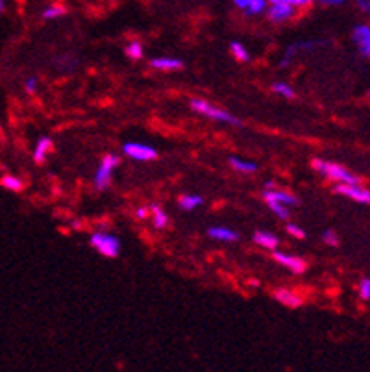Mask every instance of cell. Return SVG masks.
Listing matches in <instances>:
<instances>
[{
	"label": "cell",
	"instance_id": "1",
	"mask_svg": "<svg viewBox=\"0 0 370 372\" xmlns=\"http://www.w3.org/2000/svg\"><path fill=\"white\" fill-rule=\"evenodd\" d=\"M189 106H191L193 112L200 113V115L211 118V121H219V123H230V124H234V126H241V121H239V118L234 117L231 113L224 112L222 107L215 106V104H211V102H208V100H202V98H193V100L189 102Z\"/></svg>",
	"mask_w": 370,
	"mask_h": 372
},
{
	"label": "cell",
	"instance_id": "2",
	"mask_svg": "<svg viewBox=\"0 0 370 372\" xmlns=\"http://www.w3.org/2000/svg\"><path fill=\"white\" fill-rule=\"evenodd\" d=\"M313 167L315 170H319L320 175L326 176L328 180L339 181V184H359L358 176L352 175L350 170L341 167V165L331 163V161H326V159H315Z\"/></svg>",
	"mask_w": 370,
	"mask_h": 372
},
{
	"label": "cell",
	"instance_id": "3",
	"mask_svg": "<svg viewBox=\"0 0 370 372\" xmlns=\"http://www.w3.org/2000/svg\"><path fill=\"white\" fill-rule=\"evenodd\" d=\"M91 247L104 258H117L121 254V241L112 233H106V231L93 233L91 236Z\"/></svg>",
	"mask_w": 370,
	"mask_h": 372
},
{
	"label": "cell",
	"instance_id": "4",
	"mask_svg": "<svg viewBox=\"0 0 370 372\" xmlns=\"http://www.w3.org/2000/svg\"><path fill=\"white\" fill-rule=\"evenodd\" d=\"M118 163H121V159H118V156H115V154H106V156L102 158L95 175V187L98 191H104V189L112 186V176L113 172H115V169L118 167Z\"/></svg>",
	"mask_w": 370,
	"mask_h": 372
},
{
	"label": "cell",
	"instance_id": "5",
	"mask_svg": "<svg viewBox=\"0 0 370 372\" xmlns=\"http://www.w3.org/2000/svg\"><path fill=\"white\" fill-rule=\"evenodd\" d=\"M335 193L337 195H342V197L350 198L353 202L370 204V191L359 186V184H337Z\"/></svg>",
	"mask_w": 370,
	"mask_h": 372
},
{
	"label": "cell",
	"instance_id": "6",
	"mask_svg": "<svg viewBox=\"0 0 370 372\" xmlns=\"http://www.w3.org/2000/svg\"><path fill=\"white\" fill-rule=\"evenodd\" d=\"M123 152L135 161H152V159L157 158L156 148L141 145V143H126L123 147Z\"/></svg>",
	"mask_w": 370,
	"mask_h": 372
},
{
	"label": "cell",
	"instance_id": "7",
	"mask_svg": "<svg viewBox=\"0 0 370 372\" xmlns=\"http://www.w3.org/2000/svg\"><path fill=\"white\" fill-rule=\"evenodd\" d=\"M294 10L297 8L287 2H270V6L267 8V17L272 23H285L294 17Z\"/></svg>",
	"mask_w": 370,
	"mask_h": 372
},
{
	"label": "cell",
	"instance_id": "8",
	"mask_svg": "<svg viewBox=\"0 0 370 372\" xmlns=\"http://www.w3.org/2000/svg\"><path fill=\"white\" fill-rule=\"evenodd\" d=\"M352 39L358 46L359 54L363 57H370V26L369 24H359L352 32Z\"/></svg>",
	"mask_w": 370,
	"mask_h": 372
},
{
	"label": "cell",
	"instance_id": "9",
	"mask_svg": "<svg viewBox=\"0 0 370 372\" xmlns=\"http://www.w3.org/2000/svg\"><path fill=\"white\" fill-rule=\"evenodd\" d=\"M272 258H274V260L278 261L281 267L289 269L292 274H303V272H306V269H308L306 261H303L302 258H297V256L283 254V252H274V256H272Z\"/></svg>",
	"mask_w": 370,
	"mask_h": 372
},
{
	"label": "cell",
	"instance_id": "10",
	"mask_svg": "<svg viewBox=\"0 0 370 372\" xmlns=\"http://www.w3.org/2000/svg\"><path fill=\"white\" fill-rule=\"evenodd\" d=\"M263 198L265 200H276V202H281L292 208V206H297L298 198L292 195V193L287 191H280V189H276V187H270V189H265L263 191Z\"/></svg>",
	"mask_w": 370,
	"mask_h": 372
},
{
	"label": "cell",
	"instance_id": "11",
	"mask_svg": "<svg viewBox=\"0 0 370 372\" xmlns=\"http://www.w3.org/2000/svg\"><path fill=\"white\" fill-rule=\"evenodd\" d=\"M267 2L269 0H234L239 10L247 13V15H259L267 10Z\"/></svg>",
	"mask_w": 370,
	"mask_h": 372
},
{
	"label": "cell",
	"instance_id": "12",
	"mask_svg": "<svg viewBox=\"0 0 370 372\" xmlns=\"http://www.w3.org/2000/svg\"><path fill=\"white\" fill-rule=\"evenodd\" d=\"M274 299L276 302H280L281 305H287V308H298L302 304V299L291 289H276Z\"/></svg>",
	"mask_w": 370,
	"mask_h": 372
},
{
	"label": "cell",
	"instance_id": "13",
	"mask_svg": "<svg viewBox=\"0 0 370 372\" xmlns=\"http://www.w3.org/2000/svg\"><path fill=\"white\" fill-rule=\"evenodd\" d=\"M54 148V143H52L51 137H39L37 139V143H35V147H34V159H35V163H43L46 159V156L51 154V150Z\"/></svg>",
	"mask_w": 370,
	"mask_h": 372
},
{
	"label": "cell",
	"instance_id": "14",
	"mask_svg": "<svg viewBox=\"0 0 370 372\" xmlns=\"http://www.w3.org/2000/svg\"><path fill=\"white\" fill-rule=\"evenodd\" d=\"M150 65L157 71H178V69L184 67V62L179 60V57H154L150 62Z\"/></svg>",
	"mask_w": 370,
	"mask_h": 372
},
{
	"label": "cell",
	"instance_id": "15",
	"mask_svg": "<svg viewBox=\"0 0 370 372\" xmlns=\"http://www.w3.org/2000/svg\"><path fill=\"white\" fill-rule=\"evenodd\" d=\"M208 236L217 239V241H228V242H234L239 239V233L231 230V228H226V226H211L208 230Z\"/></svg>",
	"mask_w": 370,
	"mask_h": 372
},
{
	"label": "cell",
	"instance_id": "16",
	"mask_svg": "<svg viewBox=\"0 0 370 372\" xmlns=\"http://www.w3.org/2000/svg\"><path fill=\"white\" fill-rule=\"evenodd\" d=\"M254 242H256V245H259L261 248H267V250H274L280 241H278V237H276L274 233L259 230L254 233Z\"/></svg>",
	"mask_w": 370,
	"mask_h": 372
},
{
	"label": "cell",
	"instance_id": "17",
	"mask_svg": "<svg viewBox=\"0 0 370 372\" xmlns=\"http://www.w3.org/2000/svg\"><path fill=\"white\" fill-rule=\"evenodd\" d=\"M0 186L4 187V189H8V191L12 193H21L24 189V181L19 178V176H13V175H6L0 178Z\"/></svg>",
	"mask_w": 370,
	"mask_h": 372
},
{
	"label": "cell",
	"instance_id": "18",
	"mask_svg": "<svg viewBox=\"0 0 370 372\" xmlns=\"http://www.w3.org/2000/svg\"><path fill=\"white\" fill-rule=\"evenodd\" d=\"M204 198L198 197V195H184V197L178 198V206L185 211H193L197 209L198 206H202Z\"/></svg>",
	"mask_w": 370,
	"mask_h": 372
},
{
	"label": "cell",
	"instance_id": "19",
	"mask_svg": "<svg viewBox=\"0 0 370 372\" xmlns=\"http://www.w3.org/2000/svg\"><path fill=\"white\" fill-rule=\"evenodd\" d=\"M150 213H152V222H154V226H156L157 230L167 228L168 215L165 213L159 206H150Z\"/></svg>",
	"mask_w": 370,
	"mask_h": 372
},
{
	"label": "cell",
	"instance_id": "20",
	"mask_svg": "<svg viewBox=\"0 0 370 372\" xmlns=\"http://www.w3.org/2000/svg\"><path fill=\"white\" fill-rule=\"evenodd\" d=\"M230 52H231V56L236 57L237 62H241V63L250 62V54H248L247 46L241 45L239 41H231V43H230Z\"/></svg>",
	"mask_w": 370,
	"mask_h": 372
},
{
	"label": "cell",
	"instance_id": "21",
	"mask_svg": "<svg viewBox=\"0 0 370 372\" xmlns=\"http://www.w3.org/2000/svg\"><path fill=\"white\" fill-rule=\"evenodd\" d=\"M265 202H267V206L272 209V213H276L278 219L289 220V215H291V208H289V206H285V204L281 202H276V200H265Z\"/></svg>",
	"mask_w": 370,
	"mask_h": 372
},
{
	"label": "cell",
	"instance_id": "22",
	"mask_svg": "<svg viewBox=\"0 0 370 372\" xmlns=\"http://www.w3.org/2000/svg\"><path fill=\"white\" fill-rule=\"evenodd\" d=\"M124 52H126V56H128L132 62H139L141 57H143V54H145L141 41H130L128 45H126V48H124Z\"/></svg>",
	"mask_w": 370,
	"mask_h": 372
},
{
	"label": "cell",
	"instance_id": "23",
	"mask_svg": "<svg viewBox=\"0 0 370 372\" xmlns=\"http://www.w3.org/2000/svg\"><path fill=\"white\" fill-rule=\"evenodd\" d=\"M230 165L237 172H256L258 170V165L254 163V161H247V159L230 158Z\"/></svg>",
	"mask_w": 370,
	"mask_h": 372
},
{
	"label": "cell",
	"instance_id": "24",
	"mask_svg": "<svg viewBox=\"0 0 370 372\" xmlns=\"http://www.w3.org/2000/svg\"><path fill=\"white\" fill-rule=\"evenodd\" d=\"M65 13H67V10L63 6H60V4H51V6H46L45 10H43L41 17L45 19V21H54V19L63 17Z\"/></svg>",
	"mask_w": 370,
	"mask_h": 372
},
{
	"label": "cell",
	"instance_id": "25",
	"mask_svg": "<svg viewBox=\"0 0 370 372\" xmlns=\"http://www.w3.org/2000/svg\"><path fill=\"white\" fill-rule=\"evenodd\" d=\"M272 91H274L276 95L283 96V98H294V89H292L289 84H285V82H276V84H272Z\"/></svg>",
	"mask_w": 370,
	"mask_h": 372
},
{
	"label": "cell",
	"instance_id": "26",
	"mask_svg": "<svg viewBox=\"0 0 370 372\" xmlns=\"http://www.w3.org/2000/svg\"><path fill=\"white\" fill-rule=\"evenodd\" d=\"M76 65H78V60H76L74 56H71V54H67V56L56 57V67L63 69V71H73Z\"/></svg>",
	"mask_w": 370,
	"mask_h": 372
},
{
	"label": "cell",
	"instance_id": "27",
	"mask_svg": "<svg viewBox=\"0 0 370 372\" xmlns=\"http://www.w3.org/2000/svg\"><path fill=\"white\" fill-rule=\"evenodd\" d=\"M359 296L361 300H370V278H363L359 282Z\"/></svg>",
	"mask_w": 370,
	"mask_h": 372
},
{
	"label": "cell",
	"instance_id": "28",
	"mask_svg": "<svg viewBox=\"0 0 370 372\" xmlns=\"http://www.w3.org/2000/svg\"><path fill=\"white\" fill-rule=\"evenodd\" d=\"M322 241L326 245H330V247H337L339 245V237H337V233L333 230H324L322 231Z\"/></svg>",
	"mask_w": 370,
	"mask_h": 372
},
{
	"label": "cell",
	"instance_id": "29",
	"mask_svg": "<svg viewBox=\"0 0 370 372\" xmlns=\"http://www.w3.org/2000/svg\"><path fill=\"white\" fill-rule=\"evenodd\" d=\"M287 231H289V236H292L294 239H306V231H303L300 226L289 222V224H287Z\"/></svg>",
	"mask_w": 370,
	"mask_h": 372
},
{
	"label": "cell",
	"instance_id": "30",
	"mask_svg": "<svg viewBox=\"0 0 370 372\" xmlns=\"http://www.w3.org/2000/svg\"><path fill=\"white\" fill-rule=\"evenodd\" d=\"M37 87H39V82H37V78H34V76L26 78V82H24V91H26L28 95H34L35 91H37Z\"/></svg>",
	"mask_w": 370,
	"mask_h": 372
},
{
	"label": "cell",
	"instance_id": "31",
	"mask_svg": "<svg viewBox=\"0 0 370 372\" xmlns=\"http://www.w3.org/2000/svg\"><path fill=\"white\" fill-rule=\"evenodd\" d=\"M269 2H287V4H291L294 8H306L309 6L313 0H269Z\"/></svg>",
	"mask_w": 370,
	"mask_h": 372
},
{
	"label": "cell",
	"instance_id": "32",
	"mask_svg": "<svg viewBox=\"0 0 370 372\" xmlns=\"http://www.w3.org/2000/svg\"><path fill=\"white\" fill-rule=\"evenodd\" d=\"M355 6L363 13H370V0H355Z\"/></svg>",
	"mask_w": 370,
	"mask_h": 372
},
{
	"label": "cell",
	"instance_id": "33",
	"mask_svg": "<svg viewBox=\"0 0 370 372\" xmlns=\"http://www.w3.org/2000/svg\"><path fill=\"white\" fill-rule=\"evenodd\" d=\"M320 4H324V6H339L342 2H346V0H319Z\"/></svg>",
	"mask_w": 370,
	"mask_h": 372
},
{
	"label": "cell",
	"instance_id": "34",
	"mask_svg": "<svg viewBox=\"0 0 370 372\" xmlns=\"http://www.w3.org/2000/svg\"><path fill=\"white\" fill-rule=\"evenodd\" d=\"M148 213H150V208H139L137 211H135V215H137L139 219H146V217H148Z\"/></svg>",
	"mask_w": 370,
	"mask_h": 372
},
{
	"label": "cell",
	"instance_id": "35",
	"mask_svg": "<svg viewBox=\"0 0 370 372\" xmlns=\"http://www.w3.org/2000/svg\"><path fill=\"white\" fill-rule=\"evenodd\" d=\"M4 10H6V2H4V0H0V15L4 13Z\"/></svg>",
	"mask_w": 370,
	"mask_h": 372
},
{
	"label": "cell",
	"instance_id": "36",
	"mask_svg": "<svg viewBox=\"0 0 370 372\" xmlns=\"http://www.w3.org/2000/svg\"><path fill=\"white\" fill-rule=\"evenodd\" d=\"M369 98H370V91H369Z\"/></svg>",
	"mask_w": 370,
	"mask_h": 372
}]
</instances>
